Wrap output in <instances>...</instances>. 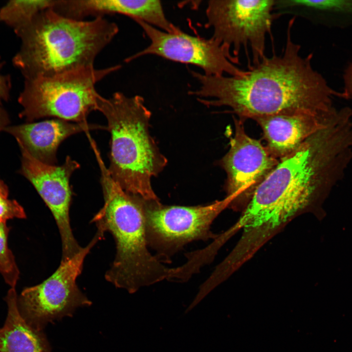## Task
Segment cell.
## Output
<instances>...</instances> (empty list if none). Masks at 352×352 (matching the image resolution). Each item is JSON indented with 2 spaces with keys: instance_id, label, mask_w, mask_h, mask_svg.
<instances>
[{
  "instance_id": "obj_1",
  "label": "cell",
  "mask_w": 352,
  "mask_h": 352,
  "mask_svg": "<svg viewBox=\"0 0 352 352\" xmlns=\"http://www.w3.org/2000/svg\"><path fill=\"white\" fill-rule=\"evenodd\" d=\"M295 18L289 22L286 43L280 55L264 57L249 65L241 76L207 75L191 71L199 83L189 92L208 107L226 106L240 119L277 114L330 112L333 95H339L313 69L312 55L303 57L291 39Z\"/></svg>"
},
{
  "instance_id": "obj_2",
  "label": "cell",
  "mask_w": 352,
  "mask_h": 352,
  "mask_svg": "<svg viewBox=\"0 0 352 352\" xmlns=\"http://www.w3.org/2000/svg\"><path fill=\"white\" fill-rule=\"evenodd\" d=\"M335 126L328 124L280 159L257 187L238 219L249 236L266 242L297 216L316 212L338 144H332Z\"/></svg>"
},
{
  "instance_id": "obj_3",
  "label": "cell",
  "mask_w": 352,
  "mask_h": 352,
  "mask_svg": "<svg viewBox=\"0 0 352 352\" xmlns=\"http://www.w3.org/2000/svg\"><path fill=\"white\" fill-rule=\"evenodd\" d=\"M118 32L117 24L105 17L75 20L50 7L17 35L21 44L13 64L24 79L93 66Z\"/></svg>"
},
{
  "instance_id": "obj_4",
  "label": "cell",
  "mask_w": 352,
  "mask_h": 352,
  "mask_svg": "<svg viewBox=\"0 0 352 352\" xmlns=\"http://www.w3.org/2000/svg\"><path fill=\"white\" fill-rule=\"evenodd\" d=\"M101 172L104 203L91 221L97 232L113 237L116 255L106 280L133 293L140 288L169 278L171 268L149 251L146 239L143 198L123 190L111 177L101 154L96 155Z\"/></svg>"
},
{
  "instance_id": "obj_5",
  "label": "cell",
  "mask_w": 352,
  "mask_h": 352,
  "mask_svg": "<svg viewBox=\"0 0 352 352\" xmlns=\"http://www.w3.org/2000/svg\"><path fill=\"white\" fill-rule=\"evenodd\" d=\"M97 110L107 119L110 134L109 172L123 190L146 199L159 200L152 185L153 177L168 160L150 132L151 111L141 96L121 92L100 96Z\"/></svg>"
},
{
  "instance_id": "obj_6",
  "label": "cell",
  "mask_w": 352,
  "mask_h": 352,
  "mask_svg": "<svg viewBox=\"0 0 352 352\" xmlns=\"http://www.w3.org/2000/svg\"><path fill=\"white\" fill-rule=\"evenodd\" d=\"M121 67L119 65L99 69L93 66L24 79L18 98L22 107L20 116L29 122L49 117L87 122L88 114L97 110L101 95L96 84Z\"/></svg>"
},
{
  "instance_id": "obj_7",
  "label": "cell",
  "mask_w": 352,
  "mask_h": 352,
  "mask_svg": "<svg viewBox=\"0 0 352 352\" xmlns=\"http://www.w3.org/2000/svg\"><path fill=\"white\" fill-rule=\"evenodd\" d=\"M146 239L156 256L168 261L186 245L196 241L214 240L211 230L218 216L228 208L225 197L209 204L196 206L167 205L160 200L143 198Z\"/></svg>"
},
{
  "instance_id": "obj_8",
  "label": "cell",
  "mask_w": 352,
  "mask_h": 352,
  "mask_svg": "<svg viewBox=\"0 0 352 352\" xmlns=\"http://www.w3.org/2000/svg\"><path fill=\"white\" fill-rule=\"evenodd\" d=\"M103 237L96 232L76 255L61 261L50 276L39 285L26 287L18 296L19 311L29 326L43 330L48 323L72 316L77 308L91 305L78 288L76 279L81 273L85 257Z\"/></svg>"
},
{
  "instance_id": "obj_9",
  "label": "cell",
  "mask_w": 352,
  "mask_h": 352,
  "mask_svg": "<svg viewBox=\"0 0 352 352\" xmlns=\"http://www.w3.org/2000/svg\"><path fill=\"white\" fill-rule=\"evenodd\" d=\"M274 0H211L206 9L207 27L213 30L212 37L231 50L239 59L242 48H250L252 64L265 55L266 36L271 32Z\"/></svg>"
},
{
  "instance_id": "obj_10",
  "label": "cell",
  "mask_w": 352,
  "mask_h": 352,
  "mask_svg": "<svg viewBox=\"0 0 352 352\" xmlns=\"http://www.w3.org/2000/svg\"><path fill=\"white\" fill-rule=\"evenodd\" d=\"M135 22L149 39L150 44L143 50L127 58L126 63L152 55L195 65L207 75L241 76L245 72L235 65L239 64V59L233 56L230 49L212 37L205 39L191 35L180 28L168 32L142 21Z\"/></svg>"
},
{
  "instance_id": "obj_11",
  "label": "cell",
  "mask_w": 352,
  "mask_h": 352,
  "mask_svg": "<svg viewBox=\"0 0 352 352\" xmlns=\"http://www.w3.org/2000/svg\"><path fill=\"white\" fill-rule=\"evenodd\" d=\"M235 132L227 153L219 165L226 174L225 197L228 208L242 211L257 187L274 168L279 159L273 157L259 140L245 132L243 119H234Z\"/></svg>"
},
{
  "instance_id": "obj_12",
  "label": "cell",
  "mask_w": 352,
  "mask_h": 352,
  "mask_svg": "<svg viewBox=\"0 0 352 352\" xmlns=\"http://www.w3.org/2000/svg\"><path fill=\"white\" fill-rule=\"evenodd\" d=\"M21 150V172L51 212L61 236V261L69 260L82 248L73 236L69 213L72 198L70 178L80 164L69 156L61 165L47 164L37 160L23 149Z\"/></svg>"
},
{
  "instance_id": "obj_13",
  "label": "cell",
  "mask_w": 352,
  "mask_h": 352,
  "mask_svg": "<svg viewBox=\"0 0 352 352\" xmlns=\"http://www.w3.org/2000/svg\"><path fill=\"white\" fill-rule=\"evenodd\" d=\"M336 110L325 114H277L253 119L261 127L270 154L280 159L298 148L307 139L325 127Z\"/></svg>"
},
{
  "instance_id": "obj_14",
  "label": "cell",
  "mask_w": 352,
  "mask_h": 352,
  "mask_svg": "<svg viewBox=\"0 0 352 352\" xmlns=\"http://www.w3.org/2000/svg\"><path fill=\"white\" fill-rule=\"evenodd\" d=\"M97 129L107 130V127L55 118L6 127L5 130L16 138L20 148L34 158L55 165L57 149L65 139L77 133Z\"/></svg>"
},
{
  "instance_id": "obj_15",
  "label": "cell",
  "mask_w": 352,
  "mask_h": 352,
  "mask_svg": "<svg viewBox=\"0 0 352 352\" xmlns=\"http://www.w3.org/2000/svg\"><path fill=\"white\" fill-rule=\"evenodd\" d=\"M73 9L75 16L81 20L121 14L164 31L172 32L179 29L167 19L161 2L158 0H76Z\"/></svg>"
},
{
  "instance_id": "obj_16",
  "label": "cell",
  "mask_w": 352,
  "mask_h": 352,
  "mask_svg": "<svg viewBox=\"0 0 352 352\" xmlns=\"http://www.w3.org/2000/svg\"><path fill=\"white\" fill-rule=\"evenodd\" d=\"M15 288L11 287L5 298L7 314L0 328V352H51L43 330L29 326L21 315Z\"/></svg>"
},
{
  "instance_id": "obj_17",
  "label": "cell",
  "mask_w": 352,
  "mask_h": 352,
  "mask_svg": "<svg viewBox=\"0 0 352 352\" xmlns=\"http://www.w3.org/2000/svg\"><path fill=\"white\" fill-rule=\"evenodd\" d=\"M54 0H11L0 8V23L18 35L43 10L51 7Z\"/></svg>"
},
{
  "instance_id": "obj_18",
  "label": "cell",
  "mask_w": 352,
  "mask_h": 352,
  "mask_svg": "<svg viewBox=\"0 0 352 352\" xmlns=\"http://www.w3.org/2000/svg\"><path fill=\"white\" fill-rule=\"evenodd\" d=\"M9 229L5 223H0V273L11 287L15 288L20 271L14 256L8 246Z\"/></svg>"
},
{
  "instance_id": "obj_19",
  "label": "cell",
  "mask_w": 352,
  "mask_h": 352,
  "mask_svg": "<svg viewBox=\"0 0 352 352\" xmlns=\"http://www.w3.org/2000/svg\"><path fill=\"white\" fill-rule=\"evenodd\" d=\"M0 195V223L15 218L24 219L26 214L23 207L15 200L7 199Z\"/></svg>"
},
{
  "instance_id": "obj_20",
  "label": "cell",
  "mask_w": 352,
  "mask_h": 352,
  "mask_svg": "<svg viewBox=\"0 0 352 352\" xmlns=\"http://www.w3.org/2000/svg\"><path fill=\"white\" fill-rule=\"evenodd\" d=\"M4 64L0 56V106L9 99L12 86L10 76L3 72Z\"/></svg>"
},
{
  "instance_id": "obj_21",
  "label": "cell",
  "mask_w": 352,
  "mask_h": 352,
  "mask_svg": "<svg viewBox=\"0 0 352 352\" xmlns=\"http://www.w3.org/2000/svg\"><path fill=\"white\" fill-rule=\"evenodd\" d=\"M344 90L341 95L352 98V62L346 69L344 75Z\"/></svg>"
},
{
  "instance_id": "obj_22",
  "label": "cell",
  "mask_w": 352,
  "mask_h": 352,
  "mask_svg": "<svg viewBox=\"0 0 352 352\" xmlns=\"http://www.w3.org/2000/svg\"><path fill=\"white\" fill-rule=\"evenodd\" d=\"M9 122L8 114L4 109L0 106V131L6 128Z\"/></svg>"
},
{
  "instance_id": "obj_23",
  "label": "cell",
  "mask_w": 352,
  "mask_h": 352,
  "mask_svg": "<svg viewBox=\"0 0 352 352\" xmlns=\"http://www.w3.org/2000/svg\"><path fill=\"white\" fill-rule=\"evenodd\" d=\"M0 195L7 197L8 195V190L7 186L0 179Z\"/></svg>"
}]
</instances>
